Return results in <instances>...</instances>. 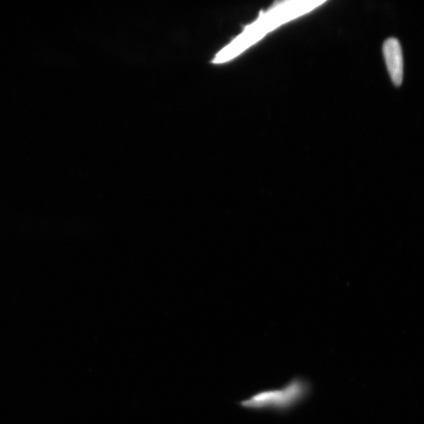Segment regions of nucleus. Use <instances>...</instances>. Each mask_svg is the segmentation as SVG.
Instances as JSON below:
<instances>
[{"label": "nucleus", "mask_w": 424, "mask_h": 424, "mask_svg": "<svg viewBox=\"0 0 424 424\" xmlns=\"http://www.w3.org/2000/svg\"><path fill=\"white\" fill-rule=\"evenodd\" d=\"M310 390L308 381L295 378L281 388L268 389L256 393L242 401L240 405L247 410L286 412L308 398Z\"/></svg>", "instance_id": "f257e3e1"}, {"label": "nucleus", "mask_w": 424, "mask_h": 424, "mask_svg": "<svg viewBox=\"0 0 424 424\" xmlns=\"http://www.w3.org/2000/svg\"><path fill=\"white\" fill-rule=\"evenodd\" d=\"M326 1H283L276 3L269 9L259 14L258 19L268 32L277 29L299 17L319 8Z\"/></svg>", "instance_id": "f03ea898"}, {"label": "nucleus", "mask_w": 424, "mask_h": 424, "mask_svg": "<svg viewBox=\"0 0 424 424\" xmlns=\"http://www.w3.org/2000/svg\"><path fill=\"white\" fill-rule=\"evenodd\" d=\"M266 32L257 21L244 28V31L215 56L214 63L222 64L231 61L254 45L266 36Z\"/></svg>", "instance_id": "7ed1b4c3"}, {"label": "nucleus", "mask_w": 424, "mask_h": 424, "mask_svg": "<svg viewBox=\"0 0 424 424\" xmlns=\"http://www.w3.org/2000/svg\"><path fill=\"white\" fill-rule=\"evenodd\" d=\"M383 52L389 75L395 86L403 81L404 61L403 50L397 39L389 38L383 43Z\"/></svg>", "instance_id": "20e7f679"}]
</instances>
